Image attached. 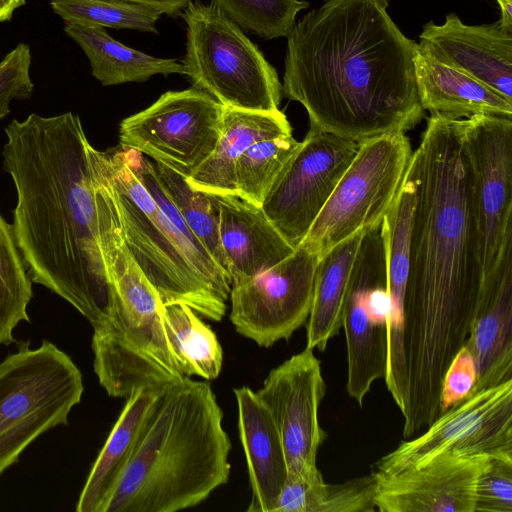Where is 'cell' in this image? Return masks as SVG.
Here are the masks:
<instances>
[{
    "instance_id": "cell-1",
    "label": "cell",
    "mask_w": 512,
    "mask_h": 512,
    "mask_svg": "<svg viewBox=\"0 0 512 512\" xmlns=\"http://www.w3.org/2000/svg\"><path fill=\"white\" fill-rule=\"evenodd\" d=\"M464 119L430 116L407 173L414 188L404 299L403 426L419 431L441 411L444 374L479 308L484 267Z\"/></svg>"
},
{
    "instance_id": "cell-2",
    "label": "cell",
    "mask_w": 512,
    "mask_h": 512,
    "mask_svg": "<svg viewBox=\"0 0 512 512\" xmlns=\"http://www.w3.org/2000/svg\"><path fill=\"white\" fill-rule=\"evenodd\" d=\"M388 7L389 0H324L287 35L282 96L305 108L311 129L361 143L423 119L418 44Z\"/></svg>"
},
{
    "instance_id": "cell-3",
    "label": "cell",
    "mask_w": 512,
    "mask_h": 512,
    "mask_svg": "<svg viewBox=\"0 0 512 512\" xmlns=\"http://www.w3.org/2000/svg\"><path fill=\"white\" fill-rule=\"evenodd\" d=\"M5 135L4 168L17 195L12 227L29 276L100 328L112 300L81 120L32 113Z\"/></svg>"
},
{
    "instance_id": "cell-4",
    "label": "cell",
    "mask_w": 512,
    "mask_h": 512,
    "mask_svg": "<svg viewBox=\"0 0 512 512\" xmlns=\"http://www.w3.org/2000/svg\"><path fill=\"white\" fill-rule=\"evenodd\" d=\"M204 381L190 377L155 398L102 512H176L226 484L231 441Z\"/></svg>"
},
{
    "instance_id": "cell-5",
    "label": "cell",
    "mask_w": 512,
    "mask_h": 512,
    "mask_svg": "<svg viewBox=\"0 0 512 512\" xmlns=\"http://www.w3.org/2000/svg\"><path fill=\"white\" fill-rule=\"evenodd\" d=\"M88 159L113 201L127 248L162 305L185 304L221 321L231 289L228 274L169 220L132 171L122 146L100 151L89 144Z\"/></svg>"
},
{
    "instance_id": "cell-6",
    "label": "cell",
    "mask_w": 512,
    "mask_h": 512,
    "mask_svg": "<svg viewBox=\"0 0 512 512\" xmlns=\"http://www.w3.org/2000/svg\"><path fill=\"white\" fill-rule=\"evenodd\" d=\"M111 290L108 322L94 329L93 368L111 397L127 399L141 388L163 389L186 377L177 365L162 322V303L119 230L101 237Z\"/></svg>"
},
{
    "instance_id": "cell-7",
    "label": "cell",
    "mask_w": 512,
    "mask_h": 512,
    "mask_svg": "<svg viewBox=\"0 0 512 512\" xmlns=\"http://www.w3.org/2000/svg\"><path fill=\"white\" fill-rule=\"evenodd\" d=\"M186 29L184 75L222 106L279 110L282 84L262 51L213 3L190 1L181 13Z\"/></svg>"
},
{
    "instance_id": "cell-8",
    "label": "cell",
    "mask_w": 512,
    "mask_h": 512,
    "mask_svg": "<svg viewBox=\"0 0 512 512\" xmlns=\"http://www.w3.org/2000/svg\"><path fill=\"white\" fill-rule=\"evenodd\" d=\"M83 391L81 371L50 341L20 343L0 362V477L40 435L68 423Z\"/></svg>"
},
{
    "instance_id": "cell-9",
    "label": "cell",
    "mask_w": 512,
    "mask_h": 512,
    "mask_svg": "<svg viewBox=\"0 0 512 512\" xmlns=\"http://www.w3.org/2000/svg\"><path fill=\"white\" fill-rule=\"evenodd\" d=\"M412 153L401 131L361 142L301 244L320 258L380 225L402 187Z\"/></svg>"
},
{
    "instance_id": "cell-10",
    "label": "cell",
    "mask_w": 512,
    "mask_h": 512,
    "mask_svg": "<svg viewBox=\"0 0 512 512\" xmlns=\"http://www.w3.org/2000/svg\"><path fill=\"white\" fill-rule=\"evenodd\" d=\"M223 109L201 89L167 91L146 109L121 121L119 145L187 179L214 151Z\"/></svg>"
},
{
    "instance_id": "cell-11",
    "label": "cell",
    "mask_w": 512,
    "mask_h": 512,
    "mask_svg": "<svg viewBox=\"0 0 512 512\" xmlns=\"http://www.w3.org/2000/svg\"><path fill=\"white\" fill-rule=\"evenodd\" d=\"M389 307L380 224L361 238L342 315L347 345L346 390L360 407L372 384L386 374Z\"/></svg>"
},
{
    "instance_id": "cell-12",
    "label": "cell",
    "mask_w": 512,
    "mask_h": 512,
    "mask_svg": "<svg viewBox=\"0 0 512 512\" xmlns=\"http://www.w3.org/2000/svg\"><path fill=\"white\" fill-rule=\"evenodd\" d=\"M360 143L309 128L267 193L261 208L297 248L325 206Z\"/></svg>"
},
{
    "instance_id": "cell-13",
    "label": "cell",
    "mask_w": 512,
    "mask_h": 512,
    "mask_svg": "<svg viewBox=\"0 0 512 512\" xmlns=\"http://www.w3.org/2000/svg\"><path fill=\"white\" fill-rule=\"evenodd\" d=\"M463 141L472 174L485 280L512 255V117L480 114L466 118Z\"/></svg>"
},
{
    "instance_id": "cell-14",
    "label": "cell",
    "mask_w": 512,
    "mask_h": 512,
    "mask_svg": "<svg viewBox=\"0 0 512 512\" xmlns=\"http://www.w3.org/2000/svg\"><path fill=\"white\" fill-rule=\"evenodd\" d=\"M319 259L300 244L270 269L231 285L230 320L236 331L266 348L290 339L308 319Z\"/></svg>"
},
{
    "instance_id": "cell-15",
    "label": "cell",
    "mask_w": 512,
    "mask_h": 512,
    "mask_svg": "<svg viewBox=\"0 0 512 512\" xmlns=\"http://www.w3.org/2000/svg\"><path fill=\"white\" fill-rule=\"evenodd\" d=\"M313 349L305 348L272 369L255 391L279 432L288 474L316 467L327 435L319 421L326 386Z\"/></svg>"
},
{
    "instance_id": "cell-16",
    "label": "cell",
    "mask_w": 512,
    "mask_h": 512,
    "mask_svg": "<svg viewBox=\"0 0 512 512\" xmlns=\"http://www.w3.org/2000/svg\"><path fill=\"white\" fill-rule=\"evenodd\" d=\"M489 457L441 452L404 470L374 471L380 512H474L479 475Z\"/></svg>"
},
{
    "instance_id": "cell-17",
    "label": "cell",
    "mask_w": 512,
    "mask_h": 512,
    "mask_svg": "<svg viewBox=\"0 0 512 512\" xmlns=\"http://www.w3.org/2000/svg\"><path fill=\"white\" fill-rule=\"evenodd\" d=\"M419 40L421 54L475 78L512 101V29L500 20L467 25L450 13L443 24L426 23Z\"/></svg>"
},
{
    "instance_id": "cell-18",
    "label": "cell",
    "mask_w": 512,
    "mask_h": 512,
    "mask_svg": "<svg viewBox=\"0 0 512 512\" xmlns=\"http://www.w3.org/2000/svg\"><path fill=\"white\" fill-rule=\"evenodd\" d=\"M216 208L219 238L231 285L270 269L295 248L279 233L261 206L237 194H209Z\"/></svg>"
},
{
    "instance_id": "cell-19",
    "label": "cell",
    "mask_w": 512,
    "mask_h": 512,
    "mask_svg": "<svg viewBox=\"0 0 512 512\" xmlns=\"http://www.w3.org/2000/svg\"><path fill=\"white\" fill-rule=\"evenodd\" d=\"M414 198V183L406 172L397 198L381 222L390 305L387 369L384 379L398 408L404 406L406 386L403 355L404 299L409 272Z\"/></svg>"
},
{
    "instance_id": "cell-20",
    "label": "cell",
    "mask_w": 512,
    "mask_h": 512,
    "mask_svg": "<svg viewBox=\"0 0 512 512\" xmlns=\"http://www.w3.org/2000/svg\"><path fill=\"white\" fill-rule=\"evenodd\" d=\"M464 346L477 371L470 396L512 379V256L484 280L477 315Z\"/></svg>"
},
{
    "instance_id": "cell-21",
    "label": "cell",
    "mask_w": 512,
    "mask_h": 512,
    "mask_svg": "<svg viewBox=\"0 0 512 512\" xmlns=\"http://www.w3.org/2000/svg\"><path fill=\"white\" fill-rule=\"evenodd\" d=\"M508 401H512V379L473 394L438 417L424 433L383 456L376 463L377 471L398 472L445 451L461 454L485 418Z\"/></svg>"
},
{
    "instance_id": "cell-22",
    "label": "cell",
    "mask_w": 512,
    "mask_h": 512,
    "mask_svg": "<svg viewBox=\"0 0 512 512\" xmlns=\"http://www.w3.org/2000/svg\"><path fill=\"white\" fill-rule=\"evenodd\" d=\"M238 429L245 453L252 497L248 512H272L286 481L288 468L277 427L256 392L234 389Z\"/></svg>"
},
{
    "instance_id": "cell-23",
    "label": "cell",
    "mask_w": 512,
    "mask_h": 512,
    "mask_svg": "<svg viewBox=\"0 0 512 512\" xmlns=\"http://www.w3.org/2000/svg\"><path fill=\"white\" fill-rule=\"evenodd\" d=\"M292 133L280 111L257 112L224 107L222 130L212 154L187 179L191 188L208 194H236L235 165L255 142Z\"/></svg>"
},
{
    "instance_id": "cell-24",
    "label": "cell",
    "mask_w": 512,
    "mask_h": 512,
    "mask_svg": "<svg viewBox=\"0 0 512 512\" xmlns=\"http://www.w3.org/2000/svg\"><path fill=\"white\" fill-rule=\"evenodd\" d=\"M418 96L424 111L449 119L488 114L512 117V101L475 78L419 51L415 57Z\"/></svg>"
},
{
    "instance_id": "cell-25",
    "label": "cell",
    "mask_w": 512,
    "mask_h": 512,
    "mask_svg": "<svg viewBox=\"0 0 512 512\" xmlns=\"http://www.w3.org/2000/svg\"><path fill=\"white\" fill-rule=\"evenodd\" d=\"M163 389L141 388L126 399V404L79 495L77 512H102L130 458L147 414L155 398Z\"/></svg>"
},
{
    "instance_id": "cell-26",
    "label": "cell",
    "mask_w": 512,
    "mask_h": 512,
    "mask_svg": "<svg viewBox=\"0 0 512 512\" xmlns=\"http://www.w3.org/2000/svg\"><path fill=\"white\" fill-rule=\"evenodd\" d=\"M64 32L87 56L92 75L104 86L144 82L154 75H184L176 58H158L128 47L112 38L104 27L64 22Z\"/></svg>"
},
{
    "instance_id": "cell-27",
    "label": "cell",
    "mask_w": 512,
    "mask_h": 512,
    "mask_svg": "<svg viewBox=\"0 0 512 512\" xmlns=\"http://www.w3.org/2000/svg\"><path fill=\"white\" fill-rule=\"evenodd\" d=\"M362 236L337 245L319 259L312 305L306 321L307 348L323 352L342 328L350 274Z\"/></svg>"
},
{
    "instance_id": "cell-28",
    "label": "cell",
    "mask_w": 512,
    "mask_h": 512,
    "mask_svg": "<svg viewBox=\"0 0 512 512\" xmlns=\"http://www.w3.org/2000/svg\"><path fill=\"white\" fill-rule=\"evenodd\" d=\"M374 473L341 484L324 481L317 466L288 474L272 512H373Z\"/></svg>"
},
{
    "instance_id": "cell-29",
    "label": "cell",
    "mask_w": 512,
    "mask_h": 512,
    "mask_svg": "<svg viewBox=\"0 0 512 512\" xmlns=\"http://www.w3.org/2000/svg\"><path fill=\"white\" fill-rule=\"evenodd\" d=\"M160 314L181 372L187 377L216 379L222 370L223 350L211 327L185 304L162 305Z\"/></svg>"
},
{
    "instance_id": "cell-30",
    "label": "cell",
    "mask_w": 512,
    "mask_h": 512,
    "mask_svg": "<svg viewBox=\"0 0 512 512\" xmlns=\"http://www.w3.org/2000/svg\"><path fill=\"white\" fill-rule=\"evenodd\" d=\"M32 283L12 224L0 214V345L15 341L13 330L21 321L30 322L27 307L33 297Z\"/></svg>"
},
{
    "instance_id": "cell-31",
    "label": "cell",
    "mask_w": 512,
    "mask_h": 512,
    "mask_svg": "<svg viewBox=\"0 0 512 512\" xmlns=\"http://www.w3.org/2000/svg\"><path fill=\"white\" fill-rule=\"evenodd\" d=\"M300 146L293 133L252 144L235 165L236 194L261 206L272 185Z\"/></svg>"
},
{
    "instance_id": "cell-32",
    "label": "cell",
    "mask_w": 512,
    "mask_h": 512,
    "mask_svg": "<svg viewBox=\"0 0 512 512\" xmlns=\"http://www.w3.org/2000/svg\"><path fill=\"white\" fill-rule=\"evenodd\" d=\"M155 166L165 190L189 229L228 274L219 238L218 215L210 195L191 188L186 178L173 169L160 163H155Z\"/></svg>"
},
{
    "instance_id": "cell-33",
    "label": "cell",
    "mask_w": 512,
    "mask_h": 512,
    "mask_svg": "<svg viewBox=\"0 0 512 512\" xmlns=\"http://www.w3.org/2000/svg\"><path fill=\"white\" fill-rule=\"evenodd\" d=\"M64 22L157 33L162 13L151 7L119 0H47Z\"/></svg>"
},
{
    "instance_id": "cell-34",
    "label": "cell",
    "mask_w": 512,
    "mask_h": 512,
    "mask_svg": "<svg viewBox=\"0 0 512 512\" xmlns=\"http://www.w3.org/2000/svg\"><path fill=\"white\" fill-rule=\"evenodd\" d=\"M241 29L271 40L287 37L305 0H210Z\"/></svg>"
},
{
    "instance_id": "cell-35",
    "label": "cell",
    "mask_w": 512,
    "mask_h": 512,
    "mask_svg": "<svg viewBox=\"0 0 512 512\" xmlns=\"http://www.w3.org/2000/svg\"><path fill=\"white\" fill-rule=\"evenodd\" d=\"M474 512H512V458L487 459L477 481Z\"/></svg>"
},
{
    "instance_id": "cell-36",
    "label": "cell",
    "mask_w": 512,
    "mask_h": 512,
    "mask_svg": "<svg viewBox=\"0 0 512 512\" xmlns=\"http://www.w3.org/2000/svg\"><path fill=\"white\" fill-rule=\"evenodd\" d=\"M31 63V50L25 43H19L0 59V119L9 114L12 101L32 96Z\"/></svg>"
},
{
    "instance_id": "cell-37",
    "label": "cell",
    "mask_w": 512,
    "mask_h": 512,
    "mask_svg": "<svg viewBox=\"0 0 512 512\" xmlns=\"http://www.w3.org/2000/svg\"><path fill=\"white\" fill-rule=\"evenodd\" d=\"M476 378L474 359L469 350L463 346L444 374L440 398L442 414L469 398Z\"/></svg>"
},
{
    "instance_id": "cell-38",
    "label": "cell",
    "mask_w": 512,
    "mask_h": 512,
    "mask_svg": "<svg viewBox=\"0 0 512 512\" xmlns=\"http://www.w3.org/2000/svg\"><path fill=\"white\" fill-rule=\"evenodd\" d=\"M131 3L142 4L158 10L163 14L175 17L181 12L191 0H119Z\"/></svg>"
},
{
    "instance_id": "cell-39",
    "label": "cell",
    "mask_w": 512,
    "mask_h": 512,
    "mask_svg": "<svg viewBox=\"0 0 512 512\" xmlns=\"http://www.w3.org/2000/svg\"><path fill=\"white\" fill-rule=\"evenodd\" d=\"M26 4V0H0V22L9 21L14 12Z\"/></svg>"
}]
</instances>
